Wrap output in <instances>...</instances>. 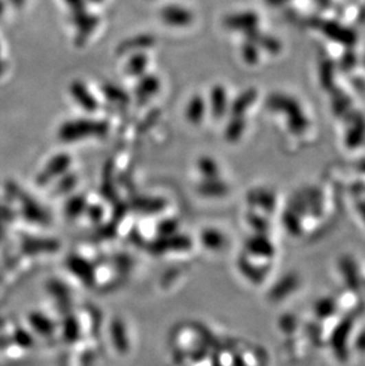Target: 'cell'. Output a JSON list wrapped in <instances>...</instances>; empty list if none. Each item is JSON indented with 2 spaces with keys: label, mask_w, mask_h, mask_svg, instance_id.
I'll return each mask as SVG.
<instances>
[{
  "label": "cell",
  "mask_w": 365,
  "mask_h": 366,
  "mask_svg": "<svg viewBox=\"0 0 365 366\" xmlns=\"http://www.w3.org/2000/svg\"><path fill=\"white\" fill-rule=\"evenodd\" d=\"M106 130L107 125L104 122L91 119H78V120L69 121L62 126L60 135L65 139H75L91 134L104 133Z\"/></svg>",
  "instance_id": "6da1fadb"
},
{
  "label": "cell",
  "mask_w": 365,
  "mask_h": 366,
  "mask_svg": "<svg viewBox=\"0 0 365 366\" xmlns=\"http://www.w3.org/2000/svg\"><path fill=\"white\" fill-rule=\"evenodd\" d=\"M159 89V81L155 76H145L137 87V95L140 98H148Z\"/></svg>",
  "instance_id": "5b68a950"
},
{
  "label": "cell",
  "mask_w": 365,
  "mask_h": 366,
  "mask_svg": "<svg viewBox=\"0 0 365 366\" xmlns=\"http://www.w3.org/2000/svg\"><path fill=\"white\" fill-rule=\"evenodd\" d=\"M147 67V57L142 54H135L131 57L129 63L126 65V71L132 75V76H137L142 75Z\"/></svg>",
  "instance_id": "52a82bcc"
},
{
  "label": "cell",
  "mask_w": 365,
  "mask_h": 366,
  "mask_svg": "<svg viewBox=\"0 0 365 366\" xmlns=\"http://www.w3.org/2000/svg\"><path fill=\"white\" fill-rule=\"evenodd\" d=\"M153 43V38L150 36H139L135 38L129 39L127 42L121 45V50L122 52H133L137 49H142V47H151V44Z\"/></svg>",
  "instance_id": "ba28073f"
},
{
  "label": "cell",
  "mask_w": 365,
  "mask_h": 366,
  "mask_svg": "<svg viewBox=\"0 0 365 366\" xmlns=\"http://www.w3.org/2000/svg\"><path fill=\"white\" fill-rule=\"evenodd\" d=\"M211 106L212 113L216 117H222L225 111V93L222 87H216L211 93Z\"/></svg>",
  "instance_id": "8992f818"
},
{
  "label": "cell",
  "mask_w": 365,
  "mask_h": 366,
  "mask_svg": "<svg viewBox=\"0 0 365 366\" xmlns=\"http://www.w3.org/2000/svg\"><path fill=\"white\" fill-rule=\"evenodd\" d=\"M68 1L69 4L71 5V6H74L75 9H76V6H80L82 3V0H67Z\"/></svg>",
  "instance_id": "30bf717a"
},
{
  "label": "cell",
  "mask_w": 365,
  "mask_h": 366,
  "mask_svg": "<svg viewBox=\"0 0 365 366\" xmlns=\"http://www.w3.org/2000/svg\"><path fill=\"white\" fill-rule=\"evenodd\" d=\"M206 115V102L201 96H195L190 100L189 104L186 107V117L190 122L198 124L203 120Z\"/></svg>",
  "instance_id": "277c9868"
},
{
  "label": "cell",
  "mask_w": 365,
  "mask_h": 366,
  "mask_svg": "<svg viewBox=\"0 0 365 366\" xmlns=\"http://www.w3.org/2000/svg\"><path fill=\"white\" fill-rule=\"evenodd\" d=\"M160 17L164 22L172 26L189 25L192 22V14L190 11L176 5L166 6L160 13Z\"/></svg>",
  "instance_id": "7a4b0ae2"
},
{
  "label": "cell",
  "mask_w": 365,
  "mask_h": 366,
  "mask_svg": "<svg viewBox=\"0 0 365 366\" xmlns=\"http://www.w3.org/2000/svg\"><path fill=\"white\" fill-rule=\"evenodd\" d=\"M70 91L74 96V99L78 101V104L86 111L94 112L98 108V101L94 99V96L87 89V87L82 82H74L70 87Z\"/></svg>",
  "instance_id": "3957f363"
},
{
  "label": "cell",
  "mask_w": 365,
  "mask_h": 366,
  "mask_svg": "<svg viewBox=\"0 0 365 366\" xmlns=\"http://www.w3.org/2000/svg\"><path fill=\"white\" fill-rule=\"evenodd\" d=\"M103 95L111 100L115 101L119 104H127L129 102V96L125 94V91H121L119 87L112 86V84H106L103 87Z\"/></svg>",
  "instance_id": "9c48e42d"
}]
</instances>
